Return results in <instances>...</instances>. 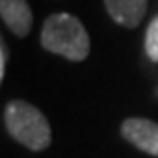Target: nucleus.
<instances>
[{"label": "nucleus", "instance_id": "1", "mask_svg": "<svg viewBox=\"0 0 158 158\" xmlns=\"http://www.w3.org/2000/svg\"><path fill=\"white\" fill-rule=\"evenodd\" d=\"M42 46L69 61H84L89 53V36L84 25L71 14H53L44 21Z\"/></svg>", "mask_w": 158, "mask_h": 158}, {"label": "nucleus", "instance_id": "2", "mask_svg": "<svg viewBox=\"0 0 158 158\" xmlns=\"http://www.w3.org/2000/svg\"><path fill=\"white\" fill-rule=\"evenodd\" d=\"M4 122L10 135L31 151H44L52 143L50 122L27 101H10L4 109Z\"/></svg>", "mask_w": 158, "mask_h": 158}, {"label": "nucleus", "instance_id": "3", "mask_svg": "<svg viewBox=\"0 0 158 158\" xmlns=\"http://www.w3.org/2000/svg\"><path fill=\"white\" fill-rule=\"evenodd\" d=\"M122 135L139 151L158 156V124L147 118H128L122 124Z\"/></svg>", "mask_w": 158, "mask_h": 158}, {"label": "nucleus", "instance_id": "4", "mask_svg": "<svg viewBox=\"0 0 158 158\" xmlns=\"http://www.w3.org/2000/svg\"><path fill=\"white\" fill-rule=\"evenodd\" d=\"M0 15L15 36H27L32 29V12L27 0H0Z\"/></svg>", "mask_w": 158, "mask_h": 158}, {"label": "nucleus", "instance_id": "5", "mask_svg": "<svg viewBox=\"0 0 158 158\" xmlns=\"http://www.w3.org/2000/svg\"><path fill=\"white\" fill-rule=\"evenodd\" d=\"M105 8L118 25L135 29L145 17L147 0H105Z\"/></svg>", "mask_w": 158, "mask_h": 158}, {"label": "nucleus", "instance_id": "6", "mask_svg": "<svg viewBox=\"0 0 158 158\" xmlns=\"http://www.w3.org/2000/svg\"><path fill=\"white\" fill-rule=\"evenodd\" d=\"M145 52L149 55V59L158 63V15L149 23L145 35Z\"/></svg>", "mask_w": 158, "mask_h": 158}, {"label": "nucleus", "instance_id": "7", "mask_svg": "<svg viewBox=\"0 0 158 158\" xmlns=\"http://www.w3.org/2000/svg\"><path fill=\"white\" fill-rule=\"evenodd\" d=\"M6 65H8V46L2 42L0 44V80L6 76Z\"/></svg>", "mask_w": 158, "mask_h": 158}]
</instances>
